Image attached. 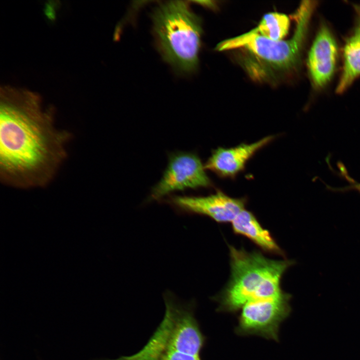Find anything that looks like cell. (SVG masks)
Masks as SVG:
<instances>
[{
	"mask_svg": "<svg viewBox=\"0 0 360 360\" xmlns=\"http://www.w3.org/2000/svg\"><path fill=\"white\" fill-rule=\"evenodd\" d=\"M354 188H355L356 189H357V190H360V184H355L354 186Z\"/></svg>",
	"mask_w": 360,
	"mask_h": 360,
	"instance_id": "cell-15",
	"label": "cell"
},
{
	"mask_svg": "<svg viewBox=\"0 0 360 360\" xmlns=\"http://www.w3.org/2000/svg\"><path fill=\"white\" fill-rule=\"evenodd\" d=\"M338 46L330 30L324 22L320 24L310 50L307 65L312 86L316 90L324 87L336 69Z\"/></svg>",
	"mask_w": 360,
	"mask_h": 360,
	"instance_id": "cell-9",
	"label": "cell"
},
{
	"mask_svg": "<svg viewBox=\"0 0 360 360\" xmlns=\"http://www.w3.org/2000/svg\"><path fill=\"white\" fill-rule=\"evenodd\" d=\"M170 200L184 211L205 215L218 222H232L246 204L245 199L232 198L220 190L205 196H174Z\"/></svg>",
	"mask_w": 360,
	"mask_h": 360,
	"instance_id": "cell-8",
	"label": "cell"
},
{
	"mask_svg": "<svg viewBox=\"0 0 360 360\" xmlns=\"http://www.w3.org/2000/svg\"><path fill=\"white\" fill-rule=\"evenodd\" d=\"M360 76V38L354 33L346 40L344 48V66L336 88L342 94Z\"/></svg>",
	"mask_w": 360,
	"mask_h": 360,
	"instance_id": "cell-12",
	"label": "cell"
},
{
	"mask_svg": "<svg viewBox=\"0 0 360 360\" xmlns=\"http://www.w3.org/2000/svg\"><path fill=\"white\" fill-rule=\"evenodd\" d=\"M229 249L230 276L216 297L220 310L234 312L250 302L274 298L283 292L281 279L292 261L270 259L259 252H248L232 246Z\"/></svg>",
	"mask_w": 360,
	"mask_h": 360,
	"instance_id": "cell-4",
	"label": "cell"
},
{
	"mask_svg": "<svg viewBox=\"0 0 360 360\" xmlns=\"http://www.w3.org/2000/svg\"><path fill=\"white\" fill-rule=\"evenodd\" d=\"M290 22L285 14L272 12L265 14L252 33L272 40H282L288 32Z\"/></svg>",
	"mask_w": 360,
	"mask_h": 360,
	"instance_id": "cell-13",
	"label": "cell"
},
{
	"mask_svg": "<svg viewBox=\"0 0 360 360\" xmlns=\"http://www.w3.org/2000/svg\"><path fill=\"white\" fill-rule=\"evenodd\" d=\"M291 296H278L250 302L242 308L236 332L240 335H257L278 340L280 324L290 314Z\"/></svg>",
	"mask_w": 360,
	"mask_h": 360,
	"instance_id": "cell-6",
	"label": "cell"
},
{
	"mask_svg": "<svg viewBox=\"0 0 360 360\" xmlns=\"http://www.w3.org/2000/svg\"><path fill=\"white\" fill-rule=\"evenodd\" d=\"M356 16V24L354 34L360 38V4L353 5Z\"/></svg>",
	"mask_w": 360,
	"mask_h": 360,
	"instance_id": "cell-14",
	"label": "cell"
},
{
	"mask_svg": "<svg viewBox=\"0 0 360 360\" xmlns=\"http://www.w3.org/2000/svg\"><path fill=\"white\" fill-rule=\"evenodd\" d=\"M272 136L251 144H242L230 148L214 150L204 164L208 170L222 178H233L242 171L247 162L260 150L269 144Z\"/></svg>",
	"mask_w": 360,
	"mask_h": 360,
	"instance_id": "cell-10",
	"label": "cell"
},
{
	"mask_svg": "<svg viewBox=\"0 0 360 360\" xmlns=\"http://www.w3.org/2000/svg\"><path fill=\"white\" fill-rule=\"evenodd\" d=\"M317 5L316 1H302L294 18L296 27L290 38L272 40L250 31L222 41L216 50L241 48L246 52L244 66L252 77L264 80L288 74L300 64L310 23Z\"/></svg>",
	"mask_w": 360,
	"mask_h": 360,
	"instance_id": "cell-2",
	"label": "cell"
},
{
	"mask_svg": "<svg viewBox=\"0 0 360 360\" xmlns=\"http://www.w3.org/2000/svg\"><path fill=\"white\" fill-rule=\"evenodd\" d=\"M205 170L200 159L194 152L170 154L162 178L152 189L151 200H158L176 190L211 186V180Z\"/></svg>",
	"mask_w": 360,
	"mask_h": 360,
	"instance_id": "cell-7",
	"label": "cell"
},
{
	"mask_svg": "<svg viewBox=\"0 0 360 360\" xmlns=\"http://www.w3.org/2000/svg\"><path fill=\"white\" fill-rule=\"evenodd\" d=\"M164 298L163 318L138 352L114 360H202L206 338L194 316V304L181 302L170 292Z\"/></svg>",
	"mask_w": 360,
	"mask_h": 360,
	"instance_id": "cell-3",
	"label": "cell"
},
{
	"mask_svg": "<svg viewBox=\"0 0 360 360\" xmlns=\"http://www.w3.org/2000/svg\"><path fill=\"white\" fill-rule=\"evenodd\" d=\"M232 222L233 231L236 234L246 236L265 251L283 254L270 232L261 226L251 212L243 210Z\"/></svg>",
	"mask_w": 360,
	"mask_h": 360,
	"instance_id": "cell-11",
	"label": "cell"
},
{
	"mask_svg": "<svg viewBox=\"0 0 360 360\" xmlns=\"http://www.w3.org/2000/svg\"><path fill=\"white\" fill-rule=\"evenodd\" d=\"M54 110L36 92L10 86L0 91V180L20 188H42L68 156L71 134L58 129Z\"/></svg>",
	"mask_w": 360,
	"mask_h": 360,
	"instance_id": "cell-1",
	"label": "cell"
},
{
	"mask_svg": "<svg viewBox=\"0 0 360 360\" xmlns=\"http://www.w3.org/2000/svg\"><path fill=\"white\" fill-rule=\"evenodd\" d=\"M152 20L156 44L164 60L180 72L195 70L202 30L200 18L188 4L180 0L162 3Z\"/></svg>",
	"mask_w": 360,
	"mask_h": 360,
	"instance_id": "cell-5",
	"label": "cell"
}]
</instances>
